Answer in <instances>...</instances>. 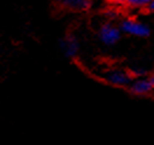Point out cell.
Instances as JSON below:
<instances>
[{
  "mask_svg": "<svg viewBox=\"0 0 154 145\" xmlns=\"http://www.w3.org/2000/svg\"><path fill=\"white\" fill-rule=\"evenodd\" d=\"M118 28L122 33L132 35L135 38H149L151 36V27L143 21H138L133 18H126L119 22Z\"/></svg>",
  "mask_w": 154,
  "mask_h": 145,
  "instance_id": "1",
  "label": "cell"
},
{
  "mask_svg": "<svg viewBox=\"0 0 154 145\" xmlns=\"http://www.w3.org/2000/svg\"><path fill=\"white\" fill-rule=\"evenodd\" d=\"M103 80L111 86L124 88L128 87L134 78L131 76L128 70L122 69V68H113V69H110L104 73Z\"/></svg>",
  "mask_w": 154,
  "mask_h": 145,
  "instance_id": "2",
  "label": "cell"
},
{
  "mask_svg": "<svg viewBox=\"0 0 154 145\" xmlns=\"http://www.w3.org/2000/svg\"><path fill=\"white\" fill-rule=\"evenodd\" d=\"M98 39L99 41L106 46V47H112L118 43V41L122 38V32L118 28V26L113 25L112 22H105L98 29Z\"/></svg>",
  "mask_w": 154,
  "mask_h": 145,
  "instance_id": "3",
  "label": "cell"
},
{
  "mask_svg": "<svg viewBox=\"0 0 154 145\" xmlns=\"http://www.w3.org/2000/svg\"><path fill=\"white\" fill-rule=\"evenodd\" d=\"M154 88V76L134 78L132 83L128 86V90L132 95L135 96H147L153 91Z\"/></svg>",
  "mask_w": 154,
  "mask_h": 145,
  "instance_id": "4",
  "label": "cell"
},
{
  "mask_svg": "<svg viewBox=\"0 0 154 145\" xmlns=\"http://www.w3.org/2000/svg\"><path fill=\"white\" fill-rule=\"evenodd\" d=\"M58 47L61 52L64 54V56L68 58H75L79 52L81 45L78 38L74 34H68L64 38L60 39L58 41Z\"/></svg>",
  "mask_w": 154,
  "mask_h": 145,
  "instance_id": "5",
  "label": "cell"
},
{
  "mask_svg": "<svg viewBox=\"0 0 154 145\" xmlns=\"http://www.w3.org/2000/svg\"><path fill=\"white\" fill-rule=\"evenodd\" d=\"M58 6L63 10L70 12H87L91 8L92 1L89 0H61L58 1Z\"/></svg>",
  "mask_w": 154,
  "mask_h": 145,
  "instance_id": "6",
  "label": "cell"
},
{
  "mask_svg": "<svg viewBox=\"0 0 154 145\" xmlns=\"http://www.w3.org/2000/svg\"><path fill=\"white\" fill-rule=\"evenodd\" d=\"M119 2L124 4L131 8H145L149 1L148 0H126L124 2L123 1H119Z\"/></svg>",
  "mask_w": 154,
  "mask_h": 145,
  "instance_id": "7",
  "label": "cell"
},
{
  "mask_svg": "<svg viewBox=\"0 0 154 145\" xmlns=\"http://www.w3.org/2000/svg\"><path fill=\"white\" fill-rule=\"evenodd\" d=\"M128 73L131 74V76L133 78H140V77H146L147 75V70L143 67H138L135 66L131 70H128Z\"/></svg>",
  "mask_w": 154,
  "mask_h": 145,
  "instance_id": "8",
  "label": "cell"
},
{
  "mask_svg": "<svg viewBox=\"0 0 154 145\" xmlns=\"http://www.w3.org/2000/svg\"><path fill=\"white\" fill-rule=\"evenodd\" d=\"M105 15L109 17L111 20H113L118 17V12H117L115 8H107V10L105 11Z\"/></svg>",
  "mask_w": 154,
  "mask_h": 145,
  "instance_id": "9",
  "label": "cell"
},
{
  "mask_svg": "<svg viewBox=\"0 0 154 145\" xmlns=\"http://www.w3.org/2000/svg\"><path fill=\"white\" fill-rule=\"evenodd\" d=\"M145 8L147 10V12H153V10H154V1H149Z\"/></svg>",
  "mask_w": 154,
  "mask_h": 145,
  "instance_id": "10",
  "label": "cell"
}]
</instances>
